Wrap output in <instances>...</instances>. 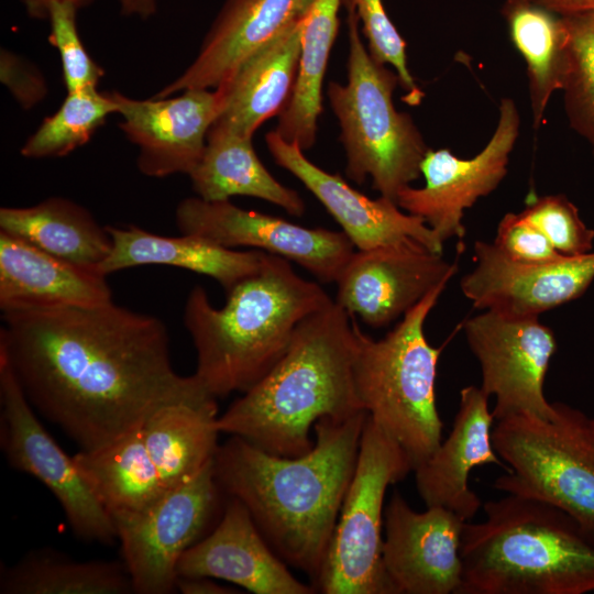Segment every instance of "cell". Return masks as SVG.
<instances>
[{
    "label": "cell",
    "mask_w": 594,
    "mask_h": 594,
    "mask_svg": "<svg viewBox=\"0 0 594 594\" xmlns=\"http://www.w3.org/2000/svg\"><path fill=\"white\" fill-rule=\"evenodd\" d=\"M111 251L100 264L105 275L124 268L160 264L185 268L217 280L226 292L256 273L265 252L237 251L194 234L165 237L136 226H106Z\"/></svg>",
    "instance_id": "d4e9b609"
},
{
    "label": "cell",
    "mask_w": 594,
    "mask_h": 594,
    "mask_svg": "<svg viewBox=\"0 0 594 594\" xmlns=\"http://www.w3.org/2000/svg\"><path fill=\"white\" fill-rule=\"evenodd\" d=\"M519 131L516 103L502 99L496 129L485 147L466 160L447 148H429L420 166L425 186L402 189L396 198L398 207L424 219L441 242L462 240L464 210L494 191L506 176Z\"/></svg>",
    "instance_id": "4fadbf2b"
},
{
    "label": "cell",
    "mask_w": 594,
    "mask_h": 594,
    "mask_svg": "<svg viewBox=\"0 0 594 594\" xmlns=\"http://www.w3.org/2000/svg\"><path fill=\"white\" fill-rule=\"evenodd\" d=\"M305 18L255 52L217 87L222 91L223 107L211 127L252 139L264 121L280 114L295 88Z\"/></svg>",
    "instance_id": "cb8c5ba5"
},
{
    "label": "cell",
    "mask_w": 594,
    "mask_h": 594,
    "mask_svg": "<svg viewBox=\"0 0 594 594\" xmlns=\"http://www.w3.org/2000/svg\"><path fill=\"white\" fill-rule=\"evenodd\" d=\"M0 444L8 463L40 481L59 503L74 534L112 543L117 530L74 458L37 419L6 352L0 349Z\"/></svg>",
    "instance_id": "8fae6325"
},
{
    "label": "cell",
    "mask_w": 594,
    "mask_h": 594,
    "mask_svg": "<svg viewBox=\"0 0 594 594\" xmlns=\"http://www.w3.org/2000/svg\"><path fill=\"white\" fill-rule=\"evenodd\" d=\"M226 293V304L216 308L196 285L184 310L197 354L195 375L216 398L257 383L285 353L297 326L332 300L287 258L266 252L261 268Z\"/></svg>",
    "instance_id": "277c9868"
},
{
    "label": "cell",
    "mask_w": 594,
    "mask_h": 594,
    "mask_svg": "<svg viewBox=\"0 0 594 594\" xmlns=\"http://www.w3.org/2000/svg\"><path fill=\"white\" fill-rule=\"evenodd\" d=\"M78 8L69 1H53L47 20L48 42L58 51L67 92L97 87L103 69L87 53L77 29Z\"/></svg>",
    "instance_id": "8d00e7d4"
},
{
    "label": "cell",
    "mask_w": 594,
    "mask_h": 594,
    "mask_svg": "<svg viewBox=\"0 0 594 594\" xmlns=\"http://www.w3.org/2000/svg\"><path fill=\"white\" fill-rule=\"evenodd\" d=\"M348 16V77L328 84L330 106L341 128L346 155V176L358 184L367 177L381 196L396 201L398 193L421 175L429 151L411 117L394 106L400 85L397 73L376 61L360 37V20Z\"/></svg>",
    "instance_id": "52a82bcc"
},
{
    "label": "cell",
    "mask_w": 594,
    "mask_h": 594,
    "mask_svg": "<svg viewBox=\"0 0 594 594\" xmlns=\"http://www.w3.org/2000/svg\"><path fill=\"white\" fill-rule=\"evenodd\" d=\"M118 107L110 91L97 87L67 92L59 109L46 117L26 140L21 154L28 158L62 157L86 144Z\"/></svg>",
    "instance_id": "d6a6232c"
},
{
    "label": "cell",
    "mask_w": 594,
    "mask_h": 594,
    "mask_svg": "<svg viewBox=\"0 0 594 594\" xmlns=\"http://www.w3.org/2000/svg\"><path fill=\"white\" fill-rule=\"evenodd\" d=\"M521 212L559 253L578 256L592 251L594 230L584 223L578 207L564 195L529 197Z\"/></svg>",
    "instance_id": "d590c367"
},
{
    "label": "cell",
    "mask_w": 594,
    "mask_h": 594,
    "mask_svg": "<svg viewBox=\"0 0 594 594\" xmlns=\"http://www.w3.org/2000/svg\"><path fill=\"white\" fill-rule=\"evenodd\" d=\"M367 415L319 419L314 447L300 457L276 455L237 436L219 444L213 457L222 494L240 501L276 554L314 583L355 470Z\"/></svg>",
    "instance_id": "7a4b0ae2"
},
{
    "label": "cell",
    "mask_w": 594,
    "mask_h": 594,
    "mask_svg": "<svg viewBox=\"0 0 594 594\" xmlns=\"http://www.w3.org/2000/svg\"><path fill=\"white\" fill-rule=\"evenodd\" d=\"M53 1L56 0H20L26 13L37 20H47L48 10ZM73 2L78 9L86 8L95 0H61Z\"/></svg>",
    "instance_id": "7bdbcfd3"
},
{
    "label": "cell",
    "mask_w": 594,
    "mask_h": 594,
    "mask_svg": "<svg viewBox=\"0 0 594 594\" xmlns=\"http://www.w3.org/2000/svg\"><path fill=\"white\" fill-rule=\"evenodd\" d=\"M0 78L24 110L33 108L47 95V86L40 70L4 48L0 54Z\"/></svg>",
    "instance_id": "f35d334b"
},
{
    "label": "cell",
    "mask_w": 594,
    "mask_h": 594,
    "mask_svg": "<svg viewBox=\"0 0 594 594\" xmlns=\"http://www.w3.org/2000/svg\"><path fill=\"white\" fill-rule=\"evenodd\" d=\"M120 12L127 16L148 19L157 11V0H118Z\"/></svg>",
    "instance_id": "b9f144b4"
},
{
    "label": "cell",
    "mask_w": 594,
    "mask_h": 594,
    "mask_svg": "<svg viewBox=\"0 0 594 594\" xmlns=\"http://www.w3.org/2000/svg\"><path fill=\"white\" fill-rule=\"evenodd\" d=\"M73 458L111 518L144 510L167 492L145 448L142 426L111 444L80 450Z\"/></svg>",
    "instance_id": "f1b7e54d"
},
{
    "label": "cell",
    "mask_w": 594,
    "mask_h": 594,
    "mask_svg": "<svg viewBox=\"0 0 594 594\" xmlns=\"http://www.w3.org/2000/svg\"><path fill=\"white\" fill-rule=\"evenodd\" d=\"M106 277L99 267L63 260L0 231L2 314L108 305L113 300Z\"/></svg>",
    "instance_id": "7402d4cb"
},
{
    "label": "cell",
    "mask_w": 594,
    "mask_h": 594,
    "mask_svg": "<svg viewBox=\"0 0 594 594\" xmlns=\"http://www.w3.org/2000/svg\"><path fill=\"white\" fill-rule=\"evenodd\" d=\"M177 575L223 580L255 594L316 592L289 572L245 506L232 497H227L217 526L184 552Z\"/></svg>",
    "instance_id": "ffe728a7"
},
{
    "label": "cell",
    "mask_w": 594,
    "mask_h": 594,
    "mask_svg": "<svg viewBox=\"0 0 594 594\" xmlns=\"http://www.w3.org/2000/svg\"><path fill=\"white\" fill-rule=\"evenodd\" d=\"M458 271L417 241L354 252L337 279L336 302L373 328L389 324Z\"/></svg>",
    "instance_id": "9a60e30c"
},
{
    "label": "cell",
    "mask_w": 594,
    "mask_h": 594,
    "mask_svg": "<svg viewBox=\"0 0 594 594\" xmlns=\"http://www.w3.org/2000/svg\"><path fill=\"white\" fill-rule=\"evenodd\" d=\"M413 464L367 415L355 470L319 573L324 594H393L382 562L384 498Z\"/></svg>",
    "instance_id": "9c48e42d"
},
{
    "label": "cell",
    "mask_w": 594,
    "mask_h": 594,
    "mask_svg": "<svg viewBox=\"0 0 594 594\" xmlns=\"http://www.w3.org/2000/svg\"><path fill=\"white\" fill-rule=\"evenodd\" d=\"M197 197L207 201L249 196L300 217L306 206L297 191L282 185L257 157L252 139L211 127L205 151L188 175Z\"/></svg>",
    "instance_id": "484cf974"
},
{
    "label": "cell",
    "mask_w": 594,
    "mask_h": 594,
    "mask_svg": "<svg viewBox=\"0 0 594 594\" xmlns=\"http://www.w3.org/2000/svg\"><path fill=\"white\" fill-rule=\"evenodd\" d=\"M465 521L458 594H594V531L547 502L518 494Z\"/></svg>",
    "instance_id": "5b68a950"
},
{
    "label": "cell",
    "mask_w": 594,
    "mask_h": 594,
    "mask_svg": "<svg viewBox=\"0 0 594 594\" xmlns=\"http://www.w3.org/2000/svg\"><path fill=\"white\" fill-rule=\"evenodd\" d=\"M0 231L86 266L99 267L112 245L106 227L87 209L62 197H51L31 207H2Z\"/></svg>",
    "instance_id": "83f0119b"
},
{
    "label": "cell",
    "mask_w": 594,
    "mask_h": 594,
    "mask_svg": "<svg viewBox=\"0 0 594 594\" xmlns=\"http://www.w3.org/2000/svg\"><path fill=\"white\" fill-rule=\"evenodd\" d=\"M1 594H127L134 593L123 562L77 561L41 549L0 570Z\"/></svg>",
    "instance_id": "1f68e13d"
},
{
    "label": "cell",
    "mask_w": 594,
    "mask_h": 594,
    "mask_svg": "<svg viewBox=\"0 0 594 594\" xmlns=\"http://www.w3.org/2000/svg\"><path fill=\"white\" fill-rule=\"evenodd\" d=\"M352 316L334 300L295 329L276 364L218 416L219 432L280 457H300L324 417L343 420L365 411L353 380Z\"/></svg>",
    "instance_id": "3957f363"
},
{
    "label": "cell",
    "mask_w": 594,
    "mask_h": 594,
    "mask_svg": "<svg viewBox=\"0 0 594 594\" xmlns=\"http://www.w3.org/2000/svg\"><path fill=\"white\" fill-rule=\"evenodd\" d=\"M465 520L441 506L416 512L398 491L384 510L383 568L393 594H458Z\"/></svg>",
    "instance_id": "2e32d148"
},
{
    "label": "cell",
    "mask_w": 594,
    "mask_h": 594,
    "mask_svg": "<svg viewBox=\"0 0 594 594\" xmlns=\"http://www.w3.org/2000/svg\"><path fill=\"white\" fill-rule=\"evenodd\" d=\"M446 287L431 290L380 340L364 333L352 316L356 395L372 420L406 452L414 470L442 441L435 393L441 349L429 344L424 326Z\"/></svg>",
    "instance_id": "8992f818"
},
{
    "label": "cell",
    "mask_w": 594,
    "mask_h": 594,
    "mask_svg": "<svg viewBox=\"0 0 594 594\" xmlns=\"http://www.w3.org/2000/svg\"><path fill=\"white\" fill-rule=\"evenodd\" d=\"M464 333L480 363V387L495 397V420L515 414L553 416L556 407L544 396V381L557 341L539 317L484 310L465 321Z\"/></svg>",
    "instance_id": "7c38bea8"
},
{
    "label": "cell",
    "mask_w": 594,
    "mask_h": 594,
    "mask_svg": "<svg viewBox=\"0 0 594 594\" xmlns=\"http://www.w3.org/2000/svg\"><path fill=\"white\" fill-rule=\"evenodd\" d=\"M346 9H352L369 43L371 55L383 64L392 65L406 91L405 102L418 106L424 92L416 85L407 66L406 42L388 18L383 0H343Z\"/></svg>",
    "instance_id": "e575fe53"
},
{
    "label": "cell",
    "mask_w": 594,
    "mask_h": 594,
    "mask_svg": "<svg viewBox=\"0 0 594 594\" xmlns=\"http://www.w3.org/2000/svg\"><path fill=\"white\" fill-rule=\"evenodd\" d=\"M537 4L565 16L594 10V0H532Z\"/></svg>",
    "instance_id": "60d3db41"
},
{
    "label": "cell",
    "mask_w": 594,
    "mask_h": 594,
    "mask_svg": "<svg viewBox=\"0 0 594 594\" xmlns=\"http://www.w3.org/2000/svg\"><path fill=\"white\" fill-rule=\"evenodd\" d=\"M510 41L526 64L534 128L551 96L562 90L568 67V30L563 16L532 0H505L502 7Z\"/></svg>",
    "instance_id": "f546056e"
},
{
    "label": "cell",
    "mask_w": 594,
    "mask_h": 594,
    "mask_svg": "<svg viewBox=\"0 0 594 594\" xmlns=\"http://www.w3.org/2000/svg\"><path fill=\"white\" fill-rule=\"evenodd\" d=\"M475 267L461 290L476 309L515 317H539L581 297L594 280V253L537 264L507 258L494 243L476 241Z\"/></svg>",
    "instance_id": "ac0fdd59"
},
{
    "label": "cell",
    "mask_w": 594,
    "mask_h": 594,
    "mask_svg": "<svg viewBox=\"0 0 594 594\" xmlns=\"http://www.w3.org/2000/svg\"><path fill=\"white\" fill-rule=\"evenodd\" d=\"M488 398L481 387H463L450 435L414 470L417 491L426 507L448 508L468 521L483 506L469 487L470 471L475 466L496 464L509 472L493 446L495 419Z\"/></svg>",
    "instance_id": "603a6c76"
},
{
    "label": "cell",
    "mask_w": 594,
    "mask_h": 594,
    "mask_svg": "<svg viewBox=\"0 0 594 594\" xmlns=\"http://www.w3.org/2000/svg\"><path fill=\"white\" fill-rule=\"evenodd\" d=\"M218 416L217 400L174 403L144 421L143 441L166 491L188 483L213 460Z\"/></svg>",
    "instance_id": "4316f807"
},
{
    "label": "cell",
    "mask_w": 594,
    "mask_h": 594,
    "mask_svg": "<svg viewBox=\"0 0 594 594\" xmlns=\"http://www.w3.org/2000/svg\"><path fill=\"white\" fill-rule=\"evenodd\" d=\"M343 0H315L304 20L298 75L293 95L278 116L275 132L304 151L316 142L322 111V81L339 29Z\"/></svg>",
    "instance_id": "4dcf8cb0"
},
{
    "label": "cell",
    "mask_w": 594,
    "mask_h": 594,
    "mask_svg": "<svg viewBox=\"0 0 594 594\" xmlns=\"http://www.w3.org/2000/svg\"><path fill=\"white\" fill-rule=\"evenodd\" d=\"M265 141L275 163L316 196L358 250L414 240L442 254L443 242L424 219L402 211L395 200L363 195L339 174H330L310 162L297 143L284 140L275 131L268 132Z\"/></svg>",
    "instance_id": "d6986e66"
},
{
    "label": "cell",
    "mask_w": 594,
    "mask_h": 594,
    "mask_svg": "<svg viewBox=\"0 0 594 594\" xmlns=\"http://www.w3.org/2000/svg\"><path fill=\"white\" fill-rule=\"evenodd\" d=\"M2 349L33 408L96 451L174 403L216 402L173 367L166 326L113 301L2 314Z\"/></svg>",
    "instance_id": "6da1fadb"
},
{
    "label": "cell",
    "mask_w": 594,
    "mask_h": 594,
    "mask_svg": "<svg viewBox=\"0 0 594 594\" xmlns=\"http://www.w3.org/2000/svg\"><path fill=\"white\" fill-rule=\"evenodd\" d=\"M180 233L221 246H250L299 264L323 283L337 282L354 253L343 231L306 228L282 218L244 210L230 200L183 199L176 208Z\"/></svg>",
    "instance_id": "5bb4252c"
},
{
    "label": "cell",
    "mask_w": 594,
    "mask_h": 594,
    "mask_svg": "<svg viewBox=\"0 0 594 594\" xmlns=\"http://www.w3.org/2000/svg\"><path fill=\"white\" fill-rule=\"evenodd\" d=\"M315 0H226L194 62L153 96L211 89L290 25L304 19Z\"/></svg>",
    "instance_id": "44dd1931"
},
{
    "label": "cell",
    "mask_w": 594,
    "mask_h": 594,
    "mask_svg": "<svg viewBox=\"0 0 594 594\" xmlns=\"http://www.w3.org/2000/svg\"><path fill=\"white\" fill-rule=\"evenodd\" d=\"M590 424H591V429H592L593 435H594V419H591V420H590Z\"/></svg>",
    "instance_id": "ee69618b"
},
{
    "label": "cell",
    "mask_w": 594,
    "mask_h": 594,
    "mask_svg": "<svg viewBox=\"0 0 594 594\" xmlns=\"http://www.w3.org/2000/svg\"><path fill=\"white\" fill-rule=\"evenodd\" d=\"M495 246L510 261L537 264L563 256L522 213H506L498 223Z\"/></svg>",
    "instance_id": "74e56055"
},
{
    "label": "cell",
    "mask_w": 594,
    "mask_h": 594,
    "mask_svg": "<svg viewBox=\"0 0 594 594\" xmlns=\"http://www.w3.org/2000/svg\"><path fill=\"white\" fill-rule=\"evenodd\" d=\"M549 419L515 414L495 420L494 449L509 473L493 486L552 504L594 531V435L583 413L554 403Z\"/></svg>",
    "instance_id": "ba28073f"
},
{
    "label": "cell",
    "mask_w": 594,
    "mask_h": 594,
    "mask_svg": "<svg viewBox=\"0 0 594 594\" xmlns=\"http://www.w3.org/2000/svg\"><path fill=\"white\" fill-rule=\"evenodd\" d=\"M221 495L212 460L196 477L167 491L148 508L112 517L134 593L174 592L179 559L205 537Z\"/></svg>",
    "instance_id": "30bf717a"
},
{
    "label": "cell",
    "mask_w": 594,
    "mask_h": 594,
    "mask_svg": "<svg viewBox=\"0 0 594 594\" xmlns=\"http://www.w3.org/2000/svg\"><path fill=\"white\" fill-rule=\"evenodd\" d=\"M176 588L184 594H234L241 593L233 587L219 584L208 576H178Z\"/></svg>",
    "instance_id": "ab89813d"
},
{
    "label": "cell",
    "mask_w": 594,
    "mask_h": 594,
    "mask_svg": "<svg viewBox=\"0 0 594 594\" xmlns=\"http://www.w3.org/2000/svg\"><path fill=\"white\" fill-rule=\"evenodd\" d=\"M568 30V67L563 82L570 127L594 154V10L563 16Z\"/></svg>",
    "instance_id": "836d02e7"
},
{
    "label": "cell",
    "mask_w": 594,
    "mask_h": 594,
    "mask_svg": "<svg viewBox=\"0 0 594 594\" xmlns=\"http://www.w3.org/2000/svg\"><path fill=\"white\" fill-rule=\"evenodd\" d=\"M110 94L122 117L121 130L139 147V170L156 178L193 172L223 107L219 88L188 89L177 97L145 100Z\"/></svg>",
    "instance_id": "e0dca14e"
}]
</instances>
